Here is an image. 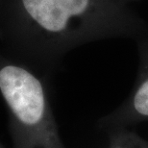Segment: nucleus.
I'll list each match as a JSON object with an SVG mask.
<instances>
[{
    "label": "nucleus",
    "mask_w": 148,
    "mask_h": 148,
    "mask_svg": "<svg viewBox=\"0 0 148 148\" xmlns=\"http://www.w3.org/2000/svg\"><path fill=\"white\" fill-rule=\"evenodd\" d=\"M145 35L148 24L123 0H0L1 38L42 60L91 41Z\"/></svg>",
    "instance_id": "f257e3e1"
},
{
    "label": "nucleus",
    "mask_w": 148,
    "mask_h": 148,
    "mask_svg": "<svg viewBox=\"0 0 148 148\" xmlns=\"http://www.w3.org/2000/svg\"><path fill=\"white\" fill-rule=\"evenodd\" d=\"M138 71L130 95L120 106L102 118L107 130L130 128L148 121V35L138 38Z\"/></svg>",
    "instance_id": "f03ea898"
},
{
    "label": "nucleus",
    "mask_w": 148,
    "mask_h": 148,
    "mask_svg": "<svg viewBox=\"0 0 148 148\" xmlns=\"http://www.w3.org/2000/svg\"><path fill=\"white\" fill-rule=\"evenodd\" d=\"M108 148H148V141L130 128L110 130Z\"/></svg>",
    "instance_id": "7ed1b4c3"
},
{
    "label": "nucleus",
    "mask_w": 148,
    "mask_h": 148,
    "mask_svg": "<svg viewBox=\"0 0 148 148\" xmlns=\"http://www.w3.org/2000/svg\"><path fill=\"white\" fill-rule=\"evenodd\" d=\"M124 2H126V3H129V2H131V1H136V0H123Z\"/></svg>",
    "instance_id": "20e7f679"
}]
</instances>
